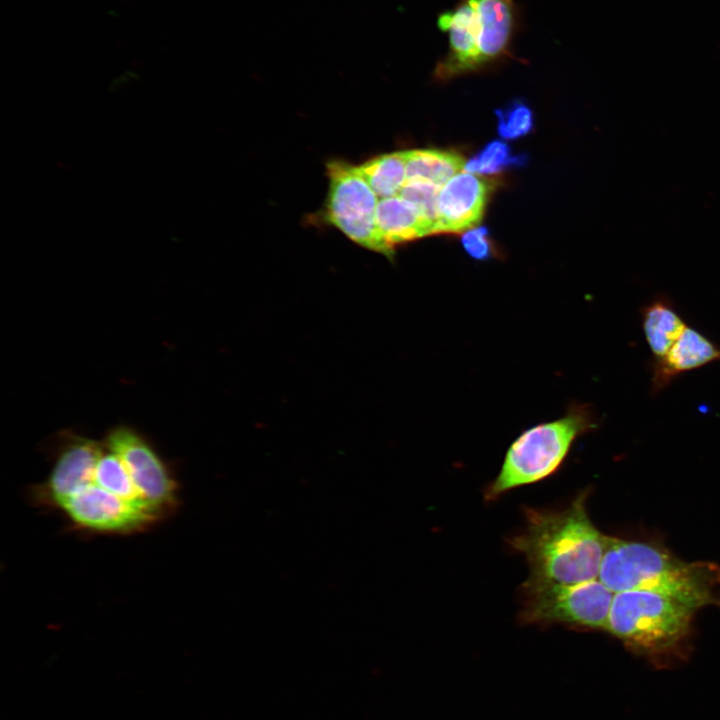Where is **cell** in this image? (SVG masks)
I'll return each instance as SVG.
<instances>
[{
	"label": "cell",
	"mask_w": 720,
	"mask_h": 720,
	"mask_svg": "<svg viewBox=\"0 0 720 720\" xmlns=\"http://www.w3.org/2000/svg\"><path fill=\"white\" fill-rule=\"evenodd\" d=\"M586 493L561 510L525 511L526 525L509 545L525 556L538 585H572L598 579L609 536L590 520Z\"/></svg>",
	"instance_id": "obj_1"
},
{
	"label": "cell",
	"mask_w": 720,
	"mask_h": 720,
	"mask_svg": "<svg viewBox=\"0 0 720 720\" xmlns=\"http://www.w3.org/2000/svg\"><path fill=\"white\" fill-rule=\"evenodd\" d=\"M598 579L614 593L651 591L696 611L715 603L720 568L684 562L650 543L609 537Z\"/></svg>",
	"instance_id": "obj_2"
},
{
	"label": "cell",
	"mask_w": 720,
	"mask_h": 720,
	"mask_svg": "<svg viewBox=\"0 0 720 720\" xmlns=\"http://www.w3.org/2000/svg\"><path fill=\"white\" fill-rule=\"evenodd\" d=\"M436 23L448 35V51L434 74L449 80L511 57L521 12L514 0H458L438 15Z\"/></svg>",
	"instance_id": "obj_3"
},
{
	"label": "cell",
	"mask_w": 720,
	"mask_h": 720,
	"mask_svg": "<svg viewBox=\"0 0 720 720\" xmlns=\"http://www.w3.org/2000/svg\"><path fill=\"white\" fill-rule=\"evenodd\" d=\"M597 425L590 408L575 405L563 417L523 431L509 446L485 498L495 500L512 489L548 478L559 469L574 441Z\"/></svg>",
	"instance_id": "obj_4"
},
{
	"label": "cell",
	"mask_w": 720,
	"mask_h": 720,
	"mask_svg": "<svg viewBox=\"0 0 720 720\" xmlns=\"http://www.w3.org/2000/svg\"><path fill=\"white\" fill-rule=\"evenodd\" d=\"M694 612L659 593L622 591L614 593L606 631L636 652L659 655L685 639Z\"/></svg>",
	"instance_id": "obj_5"
},
{
	"label": "cell",
	"mask_w": 720,
	"mask_h": 720,
	"mask_svg": "<svg viewBox=\"0 0 720 720\" xmlns=\"http://www.w3.org/2000/svg\"><path fill=\"white\" fill-rule=\"evenodd\" d=\"M521 620L606 631L614 592L599 579L572 585L524 582Z\"/></svg>",
	"instance_id": "obj_6"
},
{
	"label": "cell",
	"mask_w": 720,
	"mask_h": 720,
	"mask_svg": "<svg viewBox=\"0 0 720 720\" xmlns=\"http://www.w3.org/2000/svg\"><path fill=\"white\" fill-rule=\"evenodd\" d=\"M327 172V220L362 247L390 257L393 249L382 237L375 219L379 199L359 167L336 160L327 164Z\"/></svg>",
	"instance_id": "obj_7"
},
{
	"label": "cell",
	"mask_w": 720,
	"mask_h": 720,
	"mask_svg": "<svg viewBox=\"0 0 720 720\" xmlns=\"http://www.w3.org/2000/svg\"><path fill=\"white\" fill-rule=\"evenodd\" d=\"M105 445L119 457L140 495L161 518L175 511L176 481L141 435L130 428L117 427L108 434Z\"/></svg>",
	"instance_id": "obj_8"
},
{
	"label": "cell",
	"mask_w": 720,
	"mask_h": 720,
	"mask_svg": "<svg viewBox=\"0 0 720 720\" xmlns=\"http://www.w3.org/2000/svg\"><path fill=\"white\" fill-rule=\"evenodd\" d=\"M56 509L79 529L104 534L141 531L157 520L95 483L93 477Z\"/></svg>",
	"instance_id": "obj_9"
},
{
	"label": "cell",
	"mask_w": 720,
	"mask_h": 720,
	"mask_svg": "<svg viewBox=\"0 0 720 720\" xmlns=\"http://www.w3.org/2000/svg\"><path fill=\"white\" fill-rule=\"evenodd\" d=\"M105 447L92 439L69 438L56 456L48 478L34 489L38 503L56 508L93 477Z\"/></svg>",
	"instance_id": "obj_10"
},
{
	"label": "cell",
	"mask_w": 720,
	"mask_h": 720,
	"mask_svg": "<svg viewBox=\"0 0 720 720\" xmlns=\"http://www.w3.org/2000/svg\"><path fill=\"white\" fill-rule=\"evenodd\" d=\"M491 190L477 174L463 170L453 176L438 194L435 233L464 232L478 224Z\"/></svg>",
	"instance_id": "obj_11"
},
{
	"label": "cell",
	"mask_w": 720,
	"mask_h": 720,
	"mask_svg": "<svg viewBox=\"0 0 720 720\" xmlns=\"http://www.w3.org/2000/svg\"><path fill=\"white\" fill-rule=\"evenodd\" d=\"M720 361V346L687 326L669 351L651 364V390L659 393L679 375Z\"/></svg>",
	"instance_id": "obj_12"
},
{
	"label": "cell",
	"mask_w": 720,
	"mask_h": 720,
	"mask_svg": "<svg viewBox=\"0 0 720 720\" xmlns=\"http://www.w3.org/2000/svg\"><path fill=\"white\" fill-rule=\"evenodd\" d=\"M375 219L382 237L392 249L397 244L432 234V227L416 208L399 195L379 199Z\"/></svg>",
	"instance_id": "obj_13"
},
{
	"label": "cell",
	"mask_w": 720,
	"mask_h": 720,
	"mask_svg": "<svg viewBox=\"0 0 720 720\" xmlns=\"http://www.w3.org/2000/svg\"><path fill=\"white\" fill-rule=\"evenodd\" d=\"M644 337L654 360L662 358L688 326L665 296H658L641 310Z\"/></svg>",
	"instance_id": "obj_14"
},
{
	"label": "cell",
	"mask_w": 720,
	"mask_h": 720,
	"mask_svg": "<svg viewBox=\"0 0 720 720\" xmlns=\"http://www.w3.org/2000/svg\"><path fill=\"white\" fill-rule=\"evenodd\" d=\"M405 157L406 182L426 181L439 187L463 171L465 166L461 155L436 149L405 151Z\"/></svg>",
	"instance_id": "obj_15"
},
{
	"label": "cell",
	"mask_w": 720,
	"mask_h": 720,
	"mask_svg": "<svg viewBox=\"0 0 720 720\" xmlns=\"http://www.w3.org/2000/svg\"><path fill=\"white\" fill-rule=\"evenodd\" d=\"M358 167L378 199L398 196L406 183L405 151L376 156Z\"/></svg>",
	"instance_id": "obj_16"
},
{
	"label": "cell",
	"mask_w": 720,
	"mask_h": 720,
	"mask_svg": "<svg viewBox=\"0 0 720 720\" xmlns=\"http://www.w3.org/2000/svg\"><path fill=\"white\" fill-rule=\"evenodd\" d=\"M525 160L521 155H513L511 148L503 141L494 140L465 162L464 171L490 175L512 166H519Z\"/></svg>",
	"instance_id": "obj_17"
},
{
	"label": "cell",
	"mask_w": 720,
	"mask_h": 720,
	"mask_svg": "<svg viewBox=\"0 0 720 720\" xmlns=\"http://www.w3.org/2000/svg\"><path fill=\"white\" fill-rule=\"evenodd\" d=\"M441 187L426 181H407L399 196L411 203L435 233L437 198Z\"/></svg>",
	"instance_id": "obj_18"
},
{
	"label": "cell",
	"mask_w": 720,
	"mask_h": 720,
	"mask_svg": "<svg viewBox=\"0 0 720 720\" xmlns=\"http://www.w3.org/2000/svg\"><path fill=\"white\" fill-rule=\"evenodd\" d=\"M498 133L504 139H517L527 135L533 128L531 109L521 101H513L495 112Z\"/></svg>",
	"instance_id": "obj_19"
},
{
	"label": "cell",
	"mask_w": 720,
	"mask_h": 720,
	"mask_svg": "<svg viewBox=\"0 0 720 720\" xmlns=\"http://www.w3.org/2000/svg\"><path fill=\"white\" fill-rule=\"evenodd\" d=\"M461 241L465 251L476 260H486L493 253V246L485 227H476L465 231Z\"/></svg>",
	"instance_id": "obj_20"
}]
</instances>
